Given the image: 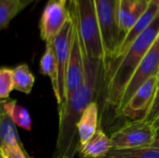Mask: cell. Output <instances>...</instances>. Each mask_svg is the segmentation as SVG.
Returning <instances> with one entry per match:
<instances>
[{
  "mask_svg": "<svg viewBox=\"0 0 159 158\" xmlns=\"http://www.w3.org/2000/svg\"><path fill=\"white\" fill-rule=\"evenodd\" d=\"M13 89V69L0 68V100H7Z\"/></svg>",
  "mask_w": 159,
  "mask_h": 158,
  "instance_id": "21",
  "label": "cell"
},
{
  "mask_svg": "<svg viewBox=\"0 0 159 158\" xmlns=\"http://www.w3.org/2000/svg\"><path fill=\"white\" fill-rule=\"evenodd\" d=\"M3 108L16 126L30 131L32 129V120L28 111L19 105L17 101L3 100Z\"/></svg>",
  "mask_w": 159,
  "mask_h": 158,
  "instance_id": "15",
  "label": "cell"
},
{
  "mask_svg": "<svg viewBox=\"0 0 159 158\" xmlns=\"http://www.w3.org/2000/svg\"><path fill=\"white\" fill-rule=\"evenodd\" d=\"M64 158H68V157H64Z\"/></svg>",
  "mask_w": 159,
  "mask_h": 158,
  "instance_id": "30",
  "label": "cell"
},
{
  "mask_svg": "<svg viewBox=\"0 0 159 158\" xmlns=\"http://www.w3.org/2000/svg\"><path fill=\"white\" fill-rule=\"evenodd\" d=\"M159 13V5L154 2H150L149 7L145 13L143 15V17L137 21V23L132 27V29L128 33V34L124 37L122 42L120 43L119 47H117L116 51L115 52L113 58L108 61L107 64L114 62L117 60H119L126 51L129 48L131 44L137 39V37L143 33V31L151 24V22L154 20L156 16ZM106 64V66H107Z\"/></svg>",
  "mask_w": 159,
  "mask_h": 158,
  "instance_id": "12",
  "label": "cell"
},
{
  "mask_svg": "<svg viewBox=\"0 0 159 158\" xmlns=\"http://www.w3.org/2000/svg\"><path fill=\"white\" fill-rule=\"evenodd\" d=\"M111 148L110 137L102 129H98L96 133L85 144L79 146L77 153L81 158H102Z\"/></svg>",
  "mask_w": 159,
  "mask_h": 158,
  "instance_id": "13",
  "label": "cell"
},
{
  "mask_svg": "<svg viewBox=\"0 0 159 158\" xmlns=\"http://www.w3.org/2000/svg\"><path fill=\"white\" fill-rule=\"evenodd\" d=\"M83 79H84V54H83V48L81 46L80 38L74 22V33H73L69 61L67 66L66 81H65V99L63 104L71 97V95L81 86Z\"/></svg>",
  "mask_w": 159,
  "mask_h": 158,
  "instance_id": "10",
  "label": "cell"
},
{
  "mask_svg": "<svg viewBox=\"0 0 159 158\" xmlns=\"http://www.w3.org/2000/svg\"><path fill=\"white\" fill-rule=\"evenodd\" d=\"M99 123L98 102H91L82 114L77 123V133L80 146L85 144L97 131Z\"/></svg>",
  "mask_w": 159,
  "mask_h": 158,
  "instance_id": "14",
  "label": "cell"
},
{
  "mask_svg": "<svg viewBox=\"0 0 159 158\" xmlns=\"http://www.w3.org/2000/svg\"><path fill=\"white\" fill-rule=\"evenodd\" d=\"M19 144H21V142L19 138L17 126L4 110L0 121V147Z\"/></svg>",
  "mask_w": 159,
  "mask_h": 158,
  "instance_id": "18",
  "label": "cell"
},
{
  "mask_svg": "<svg viewBox=\"0 0 159 158\" xmlns=\"http://www.w3.org/2000/svg\"><path fill=\"white\" fill-rule=\"evenodd\" d=\"M149 0H120L118 22L122 40L143 17L149 7ZM122 42V41H121Z\"/></svg>",
  "mask_w": 159,
  "mask_h": 158,
  "instance_id": "11",
  "label": "cell"
},
{
  "mask_svg": "<svg viewBox=\"0 0 159 158\" xmlns=\"http://www.w3.org/2000/svg\"><path fill=\"white\" fill-rule=\"evenodd\" d=\"M0 158H28L25 154L22 144L12 146H1Z\"/></svg>",
  "mask_w": 159,
  "mask_h": 158,
  "instance_id": "22",
  "label": "cell"
},
{
  "mask_svg": "<svg viewBox=\"0 0 159 158\" xmlns=\"http://www.w3.org/2000/svg\"><path fill=\"white\" fill-rule=\"evenodd\" d=\"M152 147H155V148H157V149L159 150V137H157V139L156 140V142H154V144L152 145Z\"/></svg>",
  "mask_w": 159,
  "mask_h": 158,
  "instance_id": "28",
  "label": "cell"
},
{
  "mask_svg": "<svg viewBox=\"0 0 159 158\" xmlns=\"http://www.w3.org/2000/svg\"><path fill=\"white\" fill-rule=\"evenodd\" d=\"M150 2H154V3H157L159 5V0H149Z\"/></svg>",
  "mask_w": 159,
  "mask_h": 158,
  "instance_id": "29",
  "label": "cell"
},
{
  "mask_svg": "<svg viewBox=\"0 0 159 158\" xmlns=\"http://www.w3.org/2000/svg\"><path fill=\"white\" fill-rule=\"evenodd\" d=\"M40 74L50 78L52 88L55 97L58 93V76H57V63L52 44H46V50L40 61Z\"/></svg>",
  "mask_w": 159,
  "mask_h": 158,
  "instance_id": "16",
  "label": "cell"
},
{
  "mask_svg": "<svg viewBox=\"0 0 159 158\" xmlns=\"http://www.w3.org/2000/svg\"><path fill=\"white\" fill-rule=\"evenodd\" d=\"M4 113V108H3V101L0 100V121H1V117H2V115Z\"/></svg>",
  "mask_w": 159,
  "mask_h": 158,
  "instance_id": "27",
  "label": "cell"
},
{
  "mask_svg": "<svg viewBox=\"0 0 159 158\" xmlns=\"http://www.w3.org/2000/svg\"><path fill=\"white\" fill-rule=\"evenodd\" d=\"M16 1H18V2H20L21 5H23L25 7L28 6V5H30L31 3H33L34 0H16Z\"/></svg>",
  "mask_w": 159,
  "mask_h": 158,
  "instance_id": "24",
  "label": "cell"
},
{
  "mask_svg": "<svg viewBox=\"0 0 159 158\" xmlns=\"http://www.w3.org/2000/svg\"><path fill=\"white\" fill-rule=\"evenodd\" d=\"M159 72V35L152 45L148 52L145 54L137 69L133 73L130 80L129 81L124 93L122 95L119 108L117 111L116 117H119V115L123 108L128 104L132 96L137 92V90L153 75Z\"/></svg>",
  "mask_w": 159,
  "mask_h": 158,
  "instance_id": "7",
  "label": "cell"
},
{
  "mask_svg": "<svg viewBox=\"0 0 159 158\" xmlns=\"http://www.w3.org/2000/svg\"><path fill=\"white\" fill-rule=\"evenodd\" d=\"M76 27L83 52L92 61L107 62L100 26L97 18L95 0H75L68 7Z\"/></svg>",
  "mask_w": 159,
  "mask_h": 158,
  "instance_id": "3",
  "label": "cell"
},
{
  "mask_svg": "<svg viewBox=\"0 0 159 158\" xmlns=\"http://www.w3.org/2000/svg\"><path fill=\"white\" fill-rule=\"evenodd\" d=\"M105 70L104 62L89 60L84 54L83 82L58 109L59 132L54 158H74L78 152L80 142L77 123L86 108L91 102H97L103 88Z\"/></svg>",
  "mask_w": 159,
  "mask_h": 158,
  "instance_id": "1",
  "label": "cell"
},
{
  "mask_svg": "<svg viewBox=\"0 0 159 158\" xmlns=\"http://www.w3.org/2000/svg\"><path fill=\"white\" fill-rule=\"evenodd\" d=\"M25 7L16 0H0V31L7 28L9 22Z\"/></svg>",
  "mask_w": 159,
  "mask_h": 158,
  "instance_id": "20",
  "label": "cell"
},
{
  "mask_svg": "<svg viewBox=\"0 0 159 158\" xmlns=\"http://www.w3.org/2000/svg\"><path fill=\"white\" fill-rule=\"evenodd\" d=\"M154 124V126H155V128H156V129H157V131L158 132L159 134V116L155 120V122L153 123Z\"/></svg>",
  "mask_w": 159,
  "mask_h": 158,
  "instance_id": "26",
  "label": "cell"
},
{
  "mask_svg": "<svg viewBox=\"0 0 159 158\" xmlns=\"http://www.w3.org/2000/svg\"><path fill=\"white\" fill-rule=\"evenodd\" d=\"M102 158H159V150L155 147H139L110 150Z\"/></svg>",
  "mask_w": 159,
  "mask_h": 158,
  "instance_id": "19",
  "label": "cell"
},
{
  "mask_svg": "<svg viewBox=\"0 0 159 158\" xmlns=\"http://www.w3.org/2000/svg\"><path fill=\"white\" fill-rule=\"evenodd\" d=\"M159 116V88L157 92V95L154 99V102L149 109V111L147 112L146 115L144 116V120L149 121L154 123L155 120Z\"/></svg>",
  "mask_w": 159,
  "mask_h": 158,
  "instance_id": "23",
  "label": "cell"
},
{
  "mask_svg": "<svg viewBox=\"0 0 159 158\" xmlns=\"http://www.w3.org/2000/svg\"><path fill=\"white\" fill-rule=\"evenodd\" d=\"M120 0H95L98 22L107 62L113 58L122 37L118 22Z\"/></svg>",
  "mask_w": 159,
  "mask_h": 158,
  "instance_id": "5",
  "label": "cell"
},
{
  "mask_svg": "<svg viewBox=\"0 0 159 158\" xmlns=\"http://www.w3.org/2000/svg\"><path fill=\"white\" fill-rule=\"evenodd\" d=\"M71 15V14H70ZM74 33V22L72 17L63 26L61 31L54 38L51 43L53 46L56 63H57V76H58V93L56 100L58 103V109L61 108L65 99V81L67 66L69 61V56L72 46Z\"/></svg>",
  "mask_w": 159,
  "mask_h": 158,
  "instance_id": "6",
  "label": "cell"
},
{
  "mask_svg": "<svg viewBox=\"0 0 159 158\" xmlns=\"http://www.w3.org/2000/svg\"><path fill=\"white\" fill-rule=\"evenodd\" d=\"M158 137L154 124L144 119L127 121L116 129L111 137V149L121 150L150 147Z\"/></svg>",
  "mask_w": 159,
  "mask_h": 158,
  "instance_id": "4",
  "label": "cell"
},
{
  "mask_svg": "<svg viewBox=\"0 0 159 158\" xmlns=\"http://www.w3.org/2000/svg\"><path fill=\"white\" fill-rule=\"evenodd\" d=\"M74 1L75 0H60V2L62 4V5H64L65 7H69V6H71L73 3H74Z\"/></svg>",
  "mask_w": 159,
  "mask_h": 158,
  "instance_id": "25",
  "label": "cell"
},
{
  "mask_svg": "<svg viewBox=\"0 0 159 158\" xmlns=\"http://www.w3.org/2000/svg\"><path fill=\"white\" fill-rule=\"evenodd\" d=\"M14 89L21 93L30 94L34 84V76L27 64H20L13 69Z\"/></svg>",
  "mask_w": 159,
  "mask_h": 158,
  "instance_id": "17",
  "label": "cell"
},
{
  "mask_svg": "<svg viewBox=\"0 0 159 158\" xmlns=\"http://www.w3.org/2000/svg\"><path fill=\"white\" fill-rule=\"evenodd\" d=\"M158 35L159 13L119 60L107 64L102 88L103 112L107 116L116 118L120 101L129 81Z\"/></svg>",
  "mask_w": 159,
  "mask_h": 158,
  "instance_id": "2",
  "label": "cell"
},
{
  "mask_svg": "<svg viewBox=\"0 0 159 158\" xmlns=\"http://www.w3.org/2000/svg\"><path fill=\"white\" fill-rule=\"evenodd\" d=\"M159 88V72L147 80L132 96L121 111L119 117L132 120L143 119L149 111Z\"/></svg>",
  "mask_w": 159,
  "mask_h": 158,
  "instance_id": "8",
  "label": "cell"
},
{
  "mask_svg": "<svg viewBox=\"0 0 159 158\" xmlns=\"http://www.w3.org/2000/svg\"><path fill=\"white\" fill-rule=\"evenodd\" d=\"M70 18L71 15L68 7L62 5L60 0H48L39 21L42 40L46 44L52 43Z\"/></svg>",
  "mask_w": 159,
  "mask_h": 158,
  "instance_id": "9",
  "label": "cell"
}]
</instances>
